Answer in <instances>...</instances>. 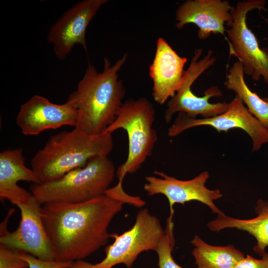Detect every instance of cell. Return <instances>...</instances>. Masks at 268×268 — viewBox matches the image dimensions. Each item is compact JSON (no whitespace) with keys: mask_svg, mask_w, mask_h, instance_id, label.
I'll list each match as a JSON object with an SVG mask.
<instances>
[{"mask_svg":"<svg viewBox=\"0 0 268 268\" xmlns=\"http://www.w3.org/2000/svg\"><path fill=\"white\" fill-rule=\"evenodd\" d=\"M124 203L104 194L80 202L42 205L41 218L55 261L81 260L105 245L110 223Z\"/></svg>","mask_w":268,"mask_h":268,"instance_id":"cell-1","label":"cell"},{"mask_svg":"<svg viewBox=\"0 0 268 268\" xmlns=\"http://www.w3.org/2000/svg\"><path fill=\"white\" fill-rule=\"evenodd\" d=\"M125 54L114 65L104 59V69L98 72L89 64L76 89L69 95L78 112L74 127L90 134L104 133L115 121L126 94V88L119 80V72L125 63Z\"/></svg>","mask_w":268,"mask_h":268,"instance_id":"cell-2","label":"cell"},{"mask_svg":"<svg viewBox=\"0 0 268 268\" xmlns=\"http://www.w3.org/2000/svg\"><path fill=\"white\" fill-rule=\"evenodd\" d=\"M114 146L112 134H90L74 128L50 137L31 161L40 183L57 181L69 171L83 167L93 157L107 156Z\"/></svg>","mask_w":268,"mask_h":268,"instance_id":"cell-3","label":"cell"},{"mask_svg":"<svg viewBox=\"0 0 268 268\" xmlns=\"http://www.w3.org/2000/svg\"><path fill=\"white\" fill-rule=\"evenodd\" d=\"M116 172L114 163L107 156H97L84 167L69 171L57 181L33 183L30 188L41 205L51 202H80L104 195Z\"/></svg>","mask_w":268,"mask_h":268,"instance_id":"cell-4","label":"cell"},{"mask_svg":"<svg viewBox=\"0 0 268 268\" xmlns=\"http://www.w3.org/2000/svg\"><path fill=\"white\" fill-rule=\"evenodd\" d=\"M154 119V108L146 98L129 99L122 104L115 121L105 131L112 134L122 129L128 135L127 158L116 172L118 187L122 188L123 179L128 173L137 171L152 154L158 139L157 132L152 127Z\"/></svg>","mask_w":268,"mask_h":268,"instance_id":"cell-5","label":"cell"},{"mask_svg":"<svg viewBox=\"0 0 268 268\" xmlns=\"http://www.w3.org/2000/svg\"><path fill=\"white\" fill-rule=\"evenodd\" d=\"M165 233L158 218L144 208L137 213L131 229L120 235L110 234L115 241L105 248L106 256L102 261L92 264L77 260L67 268H112L120 264L130 268L141 252L156 250Z\"/></svg>","mask_w":268,"mask_h":268,"instance_id":"cell-6","label":"cell"},{"mask_svg":"<svg viewBox=\"0 0 268 268\" xmlns=\"http://www.w3.org/2000/svg\"><path fill=\"white\" fill-rule=\"evenodd\" d=\"M203 50L196 49L191 60L190 64L185 70L181 85L176 94L168 101L164 112V119L170 122L174 114L183 113L191 118L198 115L202 118H208L224 113L228 108L225 102L211 103L209 99L212 97H220L222 93L216 86H212L204 92V95L199 97L191 90L196 80L206 69L212 66L216 61L213 51L208 50L204 57L200 59Z\"/></svg>","mask_w":268,"mask_h":268,"instance_id":"cell-7","label":"cell"},{"mask_svg":"<svg viewBox=\"0 0 268 268\" xmlns=\"http://www.w3.org/2000/svg\"><path fill=\"white\" fill-rule=\"evenodd\" d=\"M264 0H248L237 2L232 10V21L226 30L230 55L238 58L243 66L244 73L258 81L262 77L268 85V49L260 48L254 33L247 24L250 11L266 9Z\"/></svg>","mask_w":268,"mask_h":268,"instance_id":"cell-8","label":"cell"},{"mask_svg":"<svg viewBox=\"0 0 268 268\" xmlns=\"http://www.w3.org/2000/svg\"><path fill=\"white\" fill-rule=\"evenodd\" d=\"M16 206L21 212L17 228L9 232L6 222L0 227V244L28 253L43 260L55 261L54 250L45 230L42 218L41 206L33 196Z\"/></svg>","mask_w":268,"mask_h":268,"instance_id":"cell-9","label":"cell"},{"mask_svg":"<svg viewBox=\"0 0 268 268\" xmlns=\"http://www.w3.org/2000/svg\"><path fill=\"white\" fill-rule=\"evenodd\" d=\"M201 126L212 127L218 132L241 129L251 138L253 150H258L263 144L268 143V129L248 111L237 95L228 104L224 113L213 117L191 118L184 113H179L168 129V135L175 136L189 129Z\"/></svg>","mask_w":268,"mask_h":268,"instance_id":"cell-10","label":"cell"},{"mask_svg":"<svg viewBox=\"0 0 268 268\" xmlns=\"http://www.w3.org/2000/svg\"><path fill=\"white\" fill-rule=\"evenodd\" d=\"M154 173L158 177L146 176L143 189L149 196L162 194L167 198L170 206L168 218L170 219H173L175 204H184L193 201L204 203L217 215L224 214L214 203V201L222 197L220 191L210 190L205 186L209 176L207 171L189 180H180L161 171H155Z\"/></svg>","mask_w":268,"mask_h":268,"instance_id":"cell-11","label":"cell"},{"mask_svg":"<svg viewBox=\"0 0 268 268\" xmlns=\"http://www.w3.org/2000/svg\"><path fill=\"white\" fill-rule=\"evenodd\" d=\"M107 0H83L67 9L51 27L48 43L53 45L56 57L64 60L76 44L87 52L85 34L87 27Z\"/></svg>","mask_w":268,"mask_h":268,"instance_id":"cell-12","label":"cell"},{"mask_svg":"<svg viewBox=\"0 0 268 268\" xmlns=\"http://www.w3.org/2000/svg\"><path fill=\"white\" fill-rule=\"evenodd\" d=\"M77 121V110L70 100L56 104L35 95L21 106L16 122L24 135H35L65 126L75 127Z\"/></svg>","mask_w":268,"mask_h":268,"instance_id":"cell-13","label":"cell"},{"mask_svg":"<svg viewBox=\"0 0 268 268\" xmlns=\"http://www.w3.org/2000/svg\"><path fill=\"white\" fill-rule=\"evenodd\" d=\"M234 8L226 0H187L176 10V26L181 29L187 24H195L201 40L213 33L224 35V25L232 22Z\"/></svg>","mask_w":268,"mask_h":268,"instance_id":"cell-14","label":"cell"},{"mask_svg":"<svg viewBox=\"0 0 268 268\" xmlns=\"http://www.w3.org/2000/svg\"><path fill=\"white\" fill-rule=\"evenodd\" d=\"M180 56L162 37L156 42L155 56L149 67L153 82L152 96L154 101L163 105L173 97L179 89L187 62Z\"/></svg>","mask_w":268,"mask_h":268,"instance_id":"cell-15","label":"cell"},{"mask_svg":"<svg viewBox=\"0 0 268 268\" xmlns=\"http://www.w3.org/2000/svg\"><path fill=\"white\" fill-rule=\"evenodd\" d=\"M21 181L40 183L33 170L25 165L22 148L2 151L0 153V199L16 205L31 198L32 194L18 185Z\"/></svg>","mask_w":268,"mask_h":268,"instance_id":"cell-16","label":"cell"},{"mask_svg":"<svg viewBox=\"0 0 268 268\" xmlns=\"http://www.w3.org/2000/svg\"><path fill=\"white\" fill-rule=\"evenodd\" d=\"M255 211L257 216L250 219L233 218L224 213L218 214L215 219L207 223V226L210 230L215 232L229 228L247 232L256 239L253 250L261 256L268 246V202L259 200Z\"/></svg>","mask_w":268,"mask_h":268,"instance_id":"cell-17","label":"cell"},{"mask_svg":"<svg viewBox=\"0 0 268 268\" xmlns=\"http://www.w3.org/2000/svg\"><path fill=\"white\" fill-rule=\"evenodd\" d=\"M244 75L243 64L237 61L226 74L225 86L233 91L247 106L248 111L268 129V102L251 90Z\"/></svg>","mask_w":268,"mask_h":268,"instance_id":"cell-18","label":"cell"},{"mask_svg":"<svg viewBox=\"0 0 268 268\" xmlns=\"http://www.w3.org/2000/svg\"><path fill=\"white\" fill-rule=\"evenodd\" d=\"M195 246L192 254L198 268H233L244 257L233 246H215L195 235L191 241Z\"/></svg>","mask_w":268,"mask_h":268,"instance_id":"cell-19","label":"cell"},{"mask_svg":"<svg viewBox=\"0 0 268 268\" xmlns=\"http://www.w3.org/2000/svg\"><path fill=\"white\" fill-rule=\"evenodd\" d=\"M174 223L167 219L165 233L155 251L158 257L159 268H183L173 259L172 251L174 246Z\"/></svg>","mask_w":268,"mask_h":268,"instance_id":"cell-20","label":"cell"},{"mask_svg":"<svg viewBox=\"0 0 268 268\" xmlns=\"http://www.w3.org/2000/svg\"><path fill=\"white\" fill-rule=\"evenodd\" d=\"M19 250L0 244V268H28L27 263L20 258Z\"/></svg>","mask_w":268,"mask_h":268,"instance_id":"cell-21","label":"cell"},{"mask_svg":"<svg viewBox=\"0 0 268 268\" xmlns=\"http://www.w3.org/2000/svg\"><path fill=\"white\" fill-rule=\"evenodd\" d=\"M19 256L27 263L28 266V268H67L72 262L43 261L20 250Z\"/></svg>","mask_w":268,"mask_h":268,"instance_id":"cell-22","label":"cell"},{"mask_svg":"<svg viewBox=\"0 0 268 268\" xmlns=\"http://www.w3.org/2000/svg\"><path fill=\"white\" fill-rule=\"evenodd\" d=\"M233 268H266V267L262 259H257L248 255L237 262Z\"/></svg>","mask_w":268,"mask_h":268,"instance_id":"cell-23","label":"cell"},{"mask_svg":"<svg viewBox=\"0 0 268 268\" xmlns=\"http://www.w3.org/2000/svg\"><path fill=\"white\" fill-rule=\"evenodd\" d=\"M261 256L262 257V259L263 260L265 263L266 268H268V253L265 252Z\"/></svg>","mask_w":268,"mask_h":268,"instance_id":"cell-24","label":"cell"},{"mask_svg":"<svg viewBox=\"0 0 268 268\" xmlns=\"http://www.w3.org/2000/svg\"><path fill=\"white\" fill-rule=\"evenodd\" d=\"M263 99L265 100V101L268 102V97H264L263 98Z\"/></svg>","mask_w":268,"mask_h":268,"instance_id":"cell-25","label":"cell"},{"mask_svg":"<svg viewBox=\"0 0 268 268\" xmlns=\"http://www.w3.org/2000/svg\"></svg>","mask_w":268,"mask_h":268,"instance_id":"cell-26","label":"cell"}]
</instances>
